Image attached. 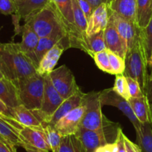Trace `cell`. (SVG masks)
Listing matches in <instances>:
<instances>
[{"instance_id": "277c9868", "label": "cell", "mask_w": 152, "mask_h": 152, "mask_svg": "<svg viewBox=\"0 0 152 152\" xmlns=\"http://www.w3.org/2000/svg\"><path fill=\"white\" fill-rule=\"evenodd\" d=\"M13 83L22 105L31 110L40 109L44 96L45 76L36 73Z\"/></svg>"}, {"instance_id": "8992f818", "label": "cell", "mask_w": 152, "mask_h": 152, "mask_svg": "<svg viewBox=\"0 0 152 152\" xmlns=\"http://www.w3.org/2000/svg\"><path fill=\"white\" fill-rule=\"evenodd\" d=\"M83 104L86 110L82 119L80 127L89 130H100L112 124L102 112V103L99 99V92L85 94Z\"/></svg>"}, {"instance_id": "d6986e66", "label": "cell", "mask_w": 152, "mask_h": 152, "mask_svg": "<svg viewBox=\"0 0 152 152\" xmlns=\"http://www.w3.org/2000/svg\"><path fill=\"white\" fill-rule=\"evenodd\" d=\"M85 93H83L81 90L78 91L76 94L71 96L70 97L64 99L59 108H57L53 115L52 116L51 120L49 122L48 124L53 126L58 120H60L62 117L66 115L71 111L83 104Z\"/></svg>"}, {"instance_id": "5bb4252c", "label": "cell", "mask_w": 152, "mask_h": 152, "mask_svg": "<svg viewBox=\"0 0 152 152\" xmlns=\"http://www.w3.org/2000/svg\"><path fill=\"white\" fill-rule=\"evenodd\" d=\"M50 0H20L16 4V11L13 15V21L15 26V31L19 33L20 29L19 21L26 19L29 16L47 6Z\"/></svg>"}, {"instance_id": "ac0fdd59", "label": "cell", "mask_w": 152, "mask_h": 152, "mask_svg": "<svg viewBox=\"0 0 152 152\" xmlns=\"http://www.w3.org/2000/svg\"><path fill=\"white\" fill-rule=\"evenodd\" d=\"M13 117H7L0 114V137L15 146L26 148L27 145L21 137L19 131L11 125Z\"/></svg>"}, {"instance_id": "c3c4849f", "label": "cell", "mask_w": 152, "mask_h": 152, "mask_svg": "<svg viewBox=\"0 0 152 152\" xmlns=\"http://www.w3.org/2000/svg\"><path fill=\"white\" fill-rule=\"evenodd\" d=\"M13 1H14L15 4H16V3H17V2H19V1H20V0H13Z\"/></svg>"}, {"instance_id": "83f0119b", "label": "cell", "mask_w": 152, "mask_h": 152, "mask_svg": "<svg viewBox=\"0 0 152 152\" xmlns=\"http://www.w3.org/2000/svg\"><path fill=\"white\" fill-rule=\"evenodd\" d=\"M59 152H86L75 134L62 137Z\"/></svg>"}, {"instance_id": "3957f363", "label": "cell", "mask_w": 152, "mask_h": 152, "mask_svg": "<svg viewBox=\"0 0 152 152\" xmlns=\"http://www.w3.org/2000/svg\"><path fill=\"white\" fill-rule=\"evenodd\" d=\"M25 23L30 25L39 38L59 32H63L67 35L59 14L50 1L39 11L25 19Z\"/></svg>"}, {"instance_id": "b9f144b4", "label": "cell", "mask_w": 152, "mask_h": 152, "mask_svg": "<svg viewBox=\"0 0 152 152\" xmlns=\"http://www.w3.org/2000/svg\"><path fill=\"white\" fill-rule=\"evenodd\" d=\"M145 95L147 98V100H148V105H149L152 118V77L151 78H149V80H148V85H147L146 87V90H145Z\"/></svg>"}, {"instance_id": "7402d4cb", "label": "cell", "mask_w": 152, "mask_h": 152, "mask_svg": "<svg viewBox=\"0 0 152 152\" xmlns=\"http://www.w3.org/2000/svg\"><path fill=\"white\" fill-rule=\"evenodd\" d=\"M19 32L22 33V41L18 42V45L33 62V56L38 45L39 37L27 23H25L24 25L20 27Z\"/></svg>"}, {"instance_id": "52a82bcc", "label": "cell", "mask_w": 152, "mask_h": 152, "mask_svg": "<svg viewBox=\"0 0 152 152\" xmlns=\"http://www.w3.org/2000/svg\"><path fill=\"white\" fill-rule=\"evenodd\" d=\"M52 84L64 99L70 97L80 90L71 70L63 65L53 70L48 74Z\"/></svg>"}, {"instance_id": "7bdbcfd3", "label": "cell", "mask_w": 152, "mask_h": 152, "mask_svg": "<svg viewBox=\"0 0 152 152\" xmlns=\"http://www.w3.org/2000/svg\"><path fill=\"white\" fill-rule=\"evenodd\" d=\"M0 114H4V115L7 116V117H13L11 108H8L1 99H0Z\"/></svg>"}, {"instance_id": "7dc6e473", "label": "cell", "mask_w": 152, "mask_h": 152, "mask_svg": "<svg viewBox=\"0 0 152 152\" xmlns=\"http://www.w3.org/2000/svg\"><path fill=\"white\" fill-rule=\"evenodd\" d=\"M2 77H4V76H3V74H1V71H0V78H2Z\"/></svg>"}, {"instance_id": "681fc988", "label": "cell", "mask_w": 152, "mask_h": 152, "mask_svg": "<svg viewBox=\"0 0 152 152\" xmlns=\"http://www.w3.org/2000/svg\"><path fill=\"white\" fill-rule=\"evenodd\" d=\"M112 1H113V0H112Z\"/></svg>"}, {"instance_id": "7a4b0ae2", "label": "cell", "mask_w": 152, "mask_h": 152, "mask_svg": "<svg viewBox=\"0 0 152 152\" xmlns=\"http://www.w3.org/2000/svg\"><path fill=\"white\" fill-rule=\"evenodd\" d=\"M148 60L149 57L142 29L137 41L126 53L125 58L126 69L123 74L126 77H130L136 80L139 83L144 94L149 80Z\"/></svg>"}, {"instance_id": "bcb514c9", "label": "cell", "mask_w": 152, "mask_h": 152, "mask_svg": "<svg viewBox=\"0 0 152 152\" xmlns=\"http://www.w3.org/2000/svg\"><path fill=\"white\" fill-rule=\"evenodd\" d=\"M25 151L26 152H40L39 151H38V150L37 149H34V148H25Z\"/></svg>"}, {"instance_id": "8d00e7d4", "label": "cell", "mask_w": 152, "mask_h": 152, "mask_svg": "<svg viewBox=\"0 0 152 152\" xmlns=\"http://www.w3.org/2000/svg\"><path fill=\"white\" fill-rule=\"evenodd\" d=\"M78 1L79 5L80 6L81 9L83 10V11L84 12V13L86 14V17L88 19V18L90 17L91 15L93 13V7L91 5L90 3L87 1V0H77Z\"/></svg>"}, {"instance_id": "6da1fadb", "label": "cell", "mask_w": 152, "mask_h": 152, "mask_svg": "<svg viewBox=\"0 0 152 152\" xmlns=\"http://www.w3.org/2000/svg\"><path fill=\"white\" fill-rule=\"evenodd\" d=\"M0 71L4 77L12 82L37 73V68L18 43L0 42Z\"/></svg>"}, {"instance_id": "836d02e7", "label": "cell", "mask_w": 152, "mask_h": 152, "mask_svg": "<svg viewBox=\"0 0 152 152\" xmlns=\"http://www.w3.org/2000/svg\"><path fill=\"white\" fill-rule=\"evenodd\" d=\"M128 84H129V89L130 92L131 96L133 98L141 97L144 96V94L141 89L139 83L136 80L133 79L132 77H126Z\"/></svg>"}, {"instance_id": "ee69618b", "label": "cell", "mask_w": 152, "mask_h": 152, "mask_svg": "<svg viewBox=\"0 0 152 152\" xmlns=\"http://www.w3.org/2000/svg\"><path fill=\"white\" fill-rule=\"evenodd\" d=\"M87 1L90 3L94 10L102 3H105L109 6L111 3L112 2V0H87Z\"/></svg>"}, {"instance_id": "ffe728a7", "label": "cell", "mask_w": 152, "mask_h": 152, "mask_svg": "<svg viewBox=\"0 0 152 152\" xmlns=\"http://www.w3.org/2000/svg\"><path fill=\"white\" fill-rule=\"evenodd\" d=\"M0 99L10 108L22 105L16 85L5 77L0 78Z\"/></svg>"}, {"instance_id": "4fadbf2b", "label": "cell", "mask_w": 152, "mask_h": 152, "mask_svg": "<svg viewBox=\"0 0 152 152\" xmlns=\"http://www.w3.org/2000/svg\"><path fill=\"white\" fill-rule=\"evenodd\" d=\"M19 133L28 146L26 148H34L40 152L51 151L44 129L22 126Z\"/></svg>"}, {"instance_id": "74e56055", "label": "cell", "mask_w": 152, "mask_h": 152, "mask_svg": "<svg viewBox=\"0 0 152 152\" xmlns=\"http://www.w3.org/2000/svg\"><path fill=\"white\" fill-rule=\"evenodd\" d=\"M117 150H118V146H117V142L116 140L114 142L107 143L102 146H99L95 150L94 152H117Z\"/></svg>"}, {"instance_id": "4316f807", "label": "cell", "mask_w": 152, "mask_h": 152, "mask_svg": "<svg viewBox=\"0 0 152 152\" xmlns=\"http://www.w3.org/2000/svg\"><path fill=\"white\" fill-rule=\"evenodd\" d=\"M86 45H87V53L91 56H93L94 53L105 50V37H104V31L94 34L93 36L86 38Z\"/></svg>"}, {"instance_id": "484cf974", "label": "cell", "mask_w": 152, "mask_h": 152, "mask_svg": "<svg viewBox=\"0 0 152 152\" xmlns=\"http://www.w3.org/2000/svg\"><path fill=\"white\" fill-rule=\"evenodd\" d=\"M137 134V141L142 152H152V124H142L140 131Z\"/></svg>"}, {"instance_id": "f546056e", "label": "cell", "mask_w": 152, "mask_h": 152, "mask_svg": "<svg viewBox=\"0 0 152 152\" xmlns=\"http://www.w3.org/2000/svg\"><path fill=\"white\" fill-rule=\"evenodd\" d=\"M44 132L45 133L46 137H47L51 151L59 152L61 139H62V136H61L60 134L57 132L54 126L49 124H47L45 126Z\"/></svg>"}, {"instance_id": "e0dca14e", "label": "cell", "mask_w": 152, "mask_h": 152, "mask_svg": "<svg viewBox=\"0 0 152 152\" xmlns=\"http://www.w3.org/2000/svg\"><path fill=\"white\" fill-rule=\"evenodd\" d=\"M104 37L106 48L125 59L128 51L127 45L120 35L110 18L109 22L104 30Z\"/></svg>"}, {"instance_id": "1f68e13d", "label": "cell", "mask_w": 152, "mask_h": 152, "mask_svg": "<svg viewBox=\"0 0 152 152\" xmlns=\"http://www.w3.org/2000/svg\"><path fill=\"white\" fill-rule=\"evenodd\" d=\"M92 57H93L96 66L99 69L102 70L104 72L108 73V74H113L112 69H111V65H110L108 49H105V50H102V51L94 53Z\"/></svg>"}, {"instance_id": "603a6c76", "label": "cell", "mask_w": 152, "mask_h": 152, "mask_svg": "<svg viewBox=\"0 0 152 152\" xmlns=\"http://www.w3.org/2000/svg\"><path fill=\"white\" fill-rule=\"evenodd\" d=\"M109 8L123 17L137 24V0H113Z\"/></svg>"}, {"instance_id": "4dcf8cb0", "label": "cell", "mask_w": 152, "mask_h": 152, "mask_svg": "<svg viewBox=\"0 0 152 152\" xmlns=\"http://www.w3.org/2000/svg\"><path fill=\"white\" fill-rule=\"evenodd\" d=\"M112 88L116 93L118 94L120 96L126 99V100H129L132 97L130 92H129L127 79H126V77L123 74L116 75L114 87Z\"/></svg>"}, {"instance_id": "d4e9b609", "label": "cell", "mask_w": 152, "mask_h": 152, "mask_svg": "<svg viewBox=\"0 0 152 152\" xmlns=\"http://www.w3.org/2000/svg\"><path fill=\"white\" fill-rule=\"evenodd\" d=\"M152 16V0H137V25L142 29L148 25Z\"/></svg>"}, {"instance_id": "60d3db41", "label": "cell", "mask_w": 152, "mask_h": 152, "mask_svg": "<svg viewBox=\"0 0 152 152\" xmlns=\"http://www.w3.org/2000/svg\"><path fill=\"white\" fill-rule=\"evenodd\" d=\"M124 133L123 132L122 129H120L118 132V136H117V146H118L117 152H127L124 142Z\"/></svg>"}, {"instance_id": "44dd1931", "label": "cell", "mask_w": 152, "mask_h": 152, "mask_svg": "<svg viewBox=\"0 0 152 152\" xmlns=\"http://www.w3.org/2000/svg\"><path fill=\"white\" fill-rule=\"evenodd\" d=\"M65 37H67V35L65 33L59 32L52 34L51 36H49V37L39 38L38 45L34 50V56H33V62L37 67V68H38L39 64L43 56H45V54L50 49H51L56 43L61 41Z\"/></svg>"}, {"instance_id": "f6af8a7d", "label": "cell", "mask_w": 152, "mask_h": 152, "mask_svg": "<svg viewBox=\"0 0 152 152\" xmlns=\"http://www.w3.org/2000/svg\"><path fill=\"white\" fill-rule=\"evenodd\" d=\"M148 66H149L150 69H151V74H149V78H151L152 77V50L151 55H150L149 60H148Z\"/></svg>"}, {"instance_id": "ba28073f", "label": "cell", "mask_w": 152, "mask_h": 152, "mask_svg": "<svg viewBox=\"0 0 152 152\" xmlns=\"http://www.w3.org/2000/svg\"><path fill=\"white\" fill-rule=\"evenodd\" d=\"M99 99L102 105H111L116 107L123 113L134 127L136 133L140 131L142 123L139 121L135 116L129 100H126L121 96L116 93L113 88H108L99 91Z\"/></svg>"}, {"instance_id": "f35d334b", "label": "cell", "mask_w": 152, "mask_h": 152, "mask_svg": "<svg viewBox=\"0 0 152 152\" xmlns=\"http://www.w3.org/2000/svg\"><path fill=\"white\" fill-rule=\"evenodd\" d=\"M124 142L127 152H142L139 145L138 144L137 145L134 142L131 141L126 135H124Z\"/></svg>"}, {"instance_id": "f1b7e54d", "label": "cell", "mask_w": 152, "mask_h": 152, "mask_svg": "<svg viewBox=\"0 0 152 152\" xmlns=\"http://www.w3.org/2000/svg\"><path fill=\"white\" fill-rule=\"evenodd\" d=\"M72 1L73 13H74V23L79 32L86 37V31L88 25V19L86 14L83 10L81 9L80 6L79 5L77 0H71Z\"/></svg>"}, {"instance_id": "7c38bea8", "label": "cell", "mask_w": 152, "mask_h": 152, "mask_svg": "<svg viewBox=\"0 0 152 152\" xmlns=\"http://www.w3.org/2000/svg\"><path fill=\"white\" fill-rule=\"evenodd\" d=\"M86 110V105L83 104L62 117L53 126L62 137L75 134L80 127V123Z\"/></svg>"}, {"instance_id": "5b68a950", "label": "cell", "mask_w": 152, "mask_h": 152, "mask_svg": "<svg viewBox=\"0 0 152 152\" xmlns=\"http://www.w3.org/2000/svg\"><path fill=\"white\" fill-rule=\"evenodd\" d=\"M120 129L119 124L114 123L100 130H89L80 127L75 135L86 152H94L99 146L115 142Z\"/></svg>"}, {"instance_id": "ab89813d", "label": "cell", "mask_w": 152, "mask_h": 152, "mask_svg": "<svg viewBox=\"0 0 152 152\" xmlns=\"http://www.w3.org/2000/svg\"><path fill=\"white\" fill-rule=\"evenodd\" d=\"M16 147L0 137V152H16Z\"/></svg>"}, {"instance_id": "9c48e42d", "label": "cell", "mask_w": 152, "mask_h": 152, "mask_svg": "<svg viewBox=\"0 0 152 152\" xmlns=\"http://www.w3.org/2000/svg\"><path fill=\"white\" fill-rule=\"evenodd\" d=\"M63 101L64 99L52 84L48 74L45 75L44 96L39 111L47 124H48L52 116Z\"/></svg>"}, {"instance_id": "d6a6232c", "label": "cell", "mask_w": 152, "mask_h": 152, "mask_svg": "<svg viewBox=\"0 0 152 152\" xmlns=\"http://www.w3.org/2000/svg\"><path fill=\"white\" fill-rule=\"evenodd\" d=\"M108 56H109L110 65H111V69H112L113 74H123L126 69V62L125 59L119 56L114 52L108 50Z\"/></svg>"}, {"instance_id": "e575fe53", "label": "cell", "mask_w": 152, "mask_h": 152, "mask_svg": "<svg viewBox=\"0 0 152 152\" xmlns=\"http://www.w3.org/2000/svg\"><path fill=\"white\" fill-rule=\"evenodd\" d=\"M16 11V4L13 0H0V13L13 15Z\"/></svg>"}, {"instance_id": "30bf717a", "label": "cell", "mask_w": 152, "mask_h": 152, "mask_svg": "<svg viewBox=\"0 0 152 152\" xmlns=\"http://www.w3.org/2000/svg\"><path fill=\"white\" fill-rule=\"evenodd\" d=\"M109 18L114 24L120 35L126 42L129 50L137 41L142 28H140L137 23L123 17L111 9Z\"/></svg>"}, {"instance_id": "8fae6325", "label": "cell", "mask_w": 152, "mask_h": 152, "mask_svg": "<svg viewBox=\"0 0 152 152\" xmlns=\"http://www.w3.org/2000/svg\"><path fill=\"white\" fill-rule=\"evenodd\" d=\"M69 48H71L69 39L68 37H64L45 54L39 64L37 73L42 76L50 74L54 70L62 53Z\"/></svg>"}, {"instance_id": "d590c367", "label": "cell", "mask_w": 152, "mask_h": 152, "mask_svg": "<svg viewBox=\"0 0 152 152\" xmlns=\"http://www.w3.org/2000/svg\"><path fill=\"white\" fill-rule=\"evenodd\" d=\"M142 31H143L148 57H150L152 50V16L148 25L144 29H142Z\"/></svg>"}, {"instance_id": "cb8c5ba5", "label": "cell", "mask_w": 152, "mask_h": 152, "mask_svg": "<svg viewBox=\"0 0 152 152\" xmlns=\"http://www.w3.org/2000/svg\"><path fill=\"white\" fill-rule=\"evenodd\" d=\"M129 102L137 118L141 123H150L152 124L151 110L145 95L141 97H131Z\"/></svg>"}, {"instance_id": "2e32d148", "label": "cell", "mask_w": 152, "mask_h": 152, "mask_svg": "<svg viewBox=\"0 0 152 152\" xmlns=\"http://www.w3.org/2000/svg\"><path fill=\"white\" fill-rule=\"evenodd\" d=\"M109 16L110 8L107 4L102 3L96 7L88 19L86 38L104 31L109 22Z\"/></svg>"}, {"instance_id": "9a60e30c", "label": "cell", "mask_w": 152, "mask_h": 152, "mask_svg": "<svg viewBox=\"0 0 152 152\" xmlns=\"http://www.w3.org/2000/svg\"><path fill=\"white\" fill-rule=\"evenodd\" d=\"M11 111L13 118L23 126L44 129L47 125L39 109L31 110L23 105H20L11 108Z\"/></svg>"}]
</instances>
